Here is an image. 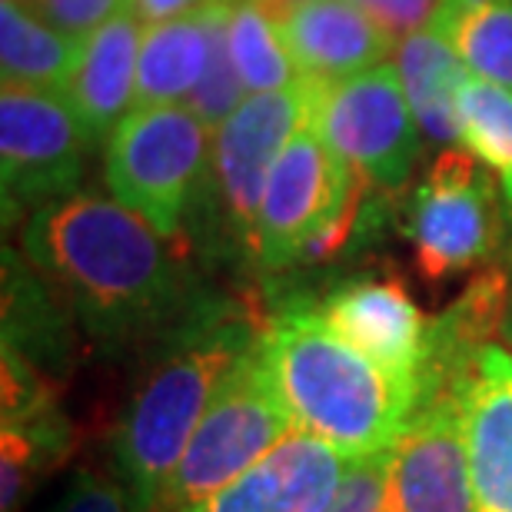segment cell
Instances as JSON below:
<instances>
[{"mask_svg":"<svg viewBox=\"0 0 512 512\" xmlns=\"http://www.w3.org/2000/svg\"><path fill=\"white\" fill-rule=\"evenodd\" d=\"M20 250L104 350L160 343L207 300L193 243L163 237L140 213L97 193L80 190L34 210Z\"/></svg>","mask_w":512,"mask_h":512,"instance_id":"6da1fadb","label":"cell"},{"mask_svg":"<svg viewBox=\"0 0 512 512\" xmlns=\"http://www.w3.org/2000/svg\"><path fill=\"white\" fill-rule=\"evenodd\" d=\"M459 147L499 180L512 220V90L469 77L459 90Z\"/></svg>","mask_w":512,"mask_h":512,"instance_id":"603a6c76","label":"cell"},{"mask_svg":"<svg viewBox=\"0 0 512 512\" xmlns=\"http://www.w3.org/2000/svg\"><path fill=\"white\" fill-rule=\"evenodd\" d=\"M353 459L310 433H290L270 453L190 512H326Z\"/></svg>","mask_w":512,"mask_h":512,"instance_id":"5bb4252c","label":"cell"},{"mask_svg":"<svg viewBox=\"0 0 512 512\" xmlns=\"http://www.w3.org/2000/svg\"><path fill=\"white\" fill-rule=\"evenodd\" d=\"M77 429L54 403L20 423H0V509L20 512L47 476L70 463Z\"/></svg>","mask_w":512,"mask_h":512,"instance_id":"ffe728a7","label":"cell"},{"mask_svg":"<svg viewBox=\"0 0 512 512\" xmlns=\"http://www.w3.org/2000/svg\"><path fill=\"white\" fill-rule=\"evenodd\" d=\"M273 4L280 7L283 14H286V10H290V7H296V4H306V0H273Z\"/></svg>","mask_w":512,"mask_h":512,"instance_id":"d6a6232c","label":"cell"},{"mask_svg":"<svg viewBox=\"0 0 512 512\" xmlns=\"http://www.w3.org/2000/svg\"><path fill=\"white\" fill-rule=\"evenodd\" d=\"M283 34L296 74L313 87H330L380 67L396 44L356 0L296 4L283 14Z\"/></svg>","mask_w":512,"mask_h":512,"instance_id":"9a60e30c","label":"cell"},{"mask_svg":"<svg viewBox=\"0 0 512 512\" xmlns=\"http://www.w3.org/2000/svg\"><path fill=\"white\" fill-rule=\"evenodd\" d=\"M386 512H473L466 443L453 396L416 409L386 453Z\"/></svg>","mask_w":512,"mask_h":512,"instance_id":"4fadbf2b","label":"cell"},{"mask_svg":"<svg viewBox=\"0 0 512 512\" xmlns=\"http://www.w3.org/2000/svg\"><path fill=\"white\" fill-rule=\"evenodd\" d=\"M260 356L293 426L350 459L389 453L416 413V399L290 296L263 320Z\"/></svg>","mask_w":512,"mask_h":512,"instance_id":"3957f363","label":"cell"},{"mask_svg":"<svg viewBox=\"0 0 512 512\" xmlns=\"http://www.w3.org/2000/svg\"><path fill=\"white\" fill-rule=\"evenodd\" d=\"M473 512H512V353L486 343L456 376Z\"/></svg>","mask_w":512,"mask_h":512,"instance_id":"7c38bea8","label":"cell"},{"mask_svg":"<svg viewBox=\"0 0 512 512\" xmlns=\"http://www.w3.org/2000/svg\"><path fill=\"white\" fill-rule=\"evenodd\" d=\"M27 7H34L37 17H44L60 34L84 37L120 14L127 0H27Z\"/></svg>","mask_w":512,"mask_h":512,"instance_id":"83f0119b","label":"cell"},{"mask_svg":"<svg viewBox=\"0 0 512 512\" xmlns=\"http://www.w3.org/2000/svg\"><path fill=\"white\" fill-rule=\"evenodd\" d=\"M330 330L389 373L416 399L429 320L399 276H360L333 286L316 306Z\"/></svg>","mask_w":512,"mask_h":512,"instance_id":"8fae6325","label":"cell"},{"mask_svg":"<svg viewBox=\"0 0 512 512\" xmlns=\"http://www.w3.org/2000/svg\"><path fill=\"white\" fill-rule=\"evenodd\" d=\"M506 200L466 147H446L406 203L413 266L429 286L489 266L506 240Z\"/></svg>","mask_w":512,"mask_h":512,"instance_id":"8992f818","label":"cell"},{"mask_svg":"<svg viewBox=\"0 0 512 512\" xmlns=\"http://www.w3.org/2000/svg\"><path fill=\"white\" fill-rule=\"evenodd\" d=\"M140 40V20L130 7L84 37L80 64L64 87V97L90 147L110 140V133L124 124L127 107H133Z\"/></svg>","mask_w":512,"mask_h":512,"instance_id":"2e32d148","label":"cell"},{"mask_svg":"<svg viewBox=\"0 0 512 512\" xmlns=\"http://www.w3.org/2000/svg\"><path fill=\"white\" fill-rule=\"evenodd\" d=\"M506 336V343L512 346V293H509V310H506V320H503V330H499Z\"/></svg>","mask_w":512,"mask_h":512,"instance_id":"1f68e13d","label":"cell"},{"mask_svg":"<svg viewBox=\"0 0 512 512\" xmlns=\"http://www.w3.org/2000/svg\"><path fill=\"white\" fill-rule=\"evenodd\" d=\"M90 140L60 90L4 87L0 94V180L4 220H17L80 193Z\"/></svg>","mask_w":512,"mask_h":512,"instance_id":"9c48e42d","label":"cell"},{"mask_svg":"<svg viewBox=\"0 0 512 512\" xmlns=\"http://www.w3.org/2000/svg\"><path fill=\"white\" fill-rule=\"evenodd\" d=\"M436 30L456 47L473 77L512 90V0H493Z\"/></svg>","mask_w":512,"mask_h":512,"instance_id":"cb8c5ba5","label":"cell"},{"mask_svg":"<svg viewBox=\"0 0 512 512\" xmlns=\"http://www.w3.org/2000/svg\"><path fill=\"white\" fill-rule=\"evenodd\" d=\"M290 429L293 419L276 396L256 343L213 396L153 512H190L200 506L247 473L256 459L290 436Z\"/></svg>","mask_w":512,"mask_h":512,"instance_id":"52a82bcc","label":"cell"},{"mask_svg":"<svg viewBox=\"0 0 512 512\" xmlns=\"http://www.w3.org/2000/svg\"><path fill=\"white\" fill-rule=\"evenodd\" d=\"M396 70L419 130L433 143H459V90L469 80L456 47L429 24L396 44Z\"/></svg>","mask_w":512,"mask_h":512,"instance_id":"d6986e66","label":"cell"},{"mask_svg":"<svg viewBox=\"0 0 512 512\" xmlns=\"http://www.w3.org/2000/svg\"><path fill=\"white\" fill-rule=\"evenodd\" d=\"M74 313L27 256L4 247V346L64 386L74 366Z\"/></svg>","mask_w":512,"mask_h":512,"instance_id":"e0dca14e","label":"cell"},{"mask_svg":"<svg viewBox=\"0 0 512 512\" xmlns=\"http://www.w3.org/2000/svg\"><path fill=\"white\" fill-rule=\"evenodd\" d=\"M84 40L60 34L37 17L24 0L0 4V70L4 87L60 90L70 84L80 64Z\"/></svg>","mask_w":512,"mask_h":512,"instance_id":"44dd1931","label":"cell"},{"mask_svg":"<svg viewBox=\"0 0 512 512\" xmlns=\"http://www.w3.org/2000/svg\"><path fill=\"white\" fill-rule=\"evenodd\" d=\"M316 87L300 80L293 87L250 94L213 137L210 207L200 227V243L220 253L253 260V233L260 220L270 173L306 120L313 117Z\"/></svg>","mask_w":512,"mask_h":512,"instance_id":"5b68a950","label":"cell"},{"mask_svg":"<svg viewBox=\"0 0 512 512\" xmlns=\"http://www.w3.org/2000/svg\"><path fill=\"white\" fill-rule=\"evenodd\" d=\"M260 333L263 320L253 310L207 296L177 330L153 343L147 370L110 436V466L133 512L157 509L203 413Z\"/></svg>","mask_w":512,"mask_h":512,"instance_id":"7a4b0ae2","label":"cell"},{"mask_svg":"<svg viewBox=\"0 0 512 512\" xmlns=\"http://www.w3.org/2000/svg\"><path fill=\"white\" fill-rule=\"evenodd\" d=\"M353 177L356 173L316 133L313 117L306 120L286 143L266 183L253 233V270L266 276L290 273L306 240L343 207Z\"/></svg>","mask_w":512,"mask_h":512,"instance_id":"30bf717a","label":"cell"},{"mask_svg":"<svg viewBox=\"0 0 512 512\" xmlns=\"http://www.w3.org/2000/svg\"><path fill=\"white\" fill-rule=\"evenodd\" d=\"M486 4H493V0H439V10H436V17H433V27L453 24L456 17H463V14H469V10L486 7Z\"/></svg>","mask_w":512,"mask_h":512,"instance_id":"4dcf8cb0","label":"cell"},{"mask_svg":"<svg viewBox=\"0 0 512 512\" xmlns=\"http://www.w3.org/2000/svg\"><path fill=\"white\" fill-rule=\"evenodd\" d=\"M313 127L376 193L403 190L423 153L403 77L389 64L316 87Z\"/></svg>","mask_w":512,"mask_h":512,"instance_id":"ba28073f","label":"cell"},{"mask_svg":"<svg viewBox=\"0 0 512 512\" xmlns=\"http://www.w3.org/2000/svg\"><path fill=\"white\" fill-rule=\"evenodd\" d=\"M389 37H409L433 24L439 0H356Z\"/></svg>","mask_w":512,"mask_h":512,"instance_id":"f1b7e54d","label":"cell"},{"mask_svg":"<svg viewBox=\"0 0 512 512\" xmlns=\"http://www.w3.org/2000/svg\"><path fill=\"white\" fill-rule=\"evenodd\" d=\"M227 47L250 94H270L300 84L283 34V10L273 0H233Z\"/></svg>","mask_w":512,"mask_h":512,"instance_id":"7402d4cb","label":"cell"},{"mask_svg":"<svg viewBox=\"0 0 512 512\" xmlns=\"http://www.w3.org/2000/svg\"><path fill=\"white\" fill-rule=\"evenodd\" d=\"M230 7H233V0H220L217 20H213V50H210L207 74H203L200 87L193 90V97L187 104L210 130H220L227 124V117L243 104V94H247L237 67H233L230 47H227Z\"/></svg>","mask_w":512,"mask_h":512,"instance_id":"d4e9b609","label":"cell"},{"mask_svg":"<svg viewBox=\"0 0 512 512\" xmlns=\"http://www.w3.org/2000/svg\"><path fill=\"white\" fill-rule=\"evenodd\" d=\"M24 4H27V0H24Z\"/></svg>","mask_w":512,"mask_h":512,"instance_id":"836d02e7","label":"cell"},{"mask_svg":"<svg viewBox=\"0 0 512 512\" xmlns=\"http://www.w3.org/2000/svg\"><path fill=\"white\" fill-rule=\"evenodd\" d=\"M210 0H127V7L137 14L140 24H163V20H173V17H183V14H193V10L207 7Z\"/></svg>","mask_w":512,"mask_h":512,"instance_id":"f546056e","label":"cell"},{"mask_svg":"<svg viewBox=\"0 0 512 512\" xmlns=\"http://www.w3.org/2000/svg\"><path fill=\"white\" fill-rule=\"evenodd\" d=\"M217 10L220 0H210L207 7L193 10V14L147 27L137 57L133 110L180 104L183 97H193L210 64Z\"/></svg>","mask_w":512,"mask_h":512,"instance_id":"ac0fdd59","label":"cell"},{"mask_svg":"<svg viewBox=\"0 0 512 512\" xmlns=\"http://www.w3.org/2000/svg\"><path fill=\"white\" fill-rule=\"evenodd\" d=\"M213 140L187 104L130 110L107 140L104 180L114 200L170 240L193 237L210 207Z\"/></svg>","mask_w":512,"mask_h":512,"instance_id":"277c9868","label":"cell"},{"mask_svg":"<svg viewBox=\"0 0 512 512\" xmlns=\"http://www.w3.org/2000/svg\"><path fill=\"white\" fill-rule=\"evenodd\" d=\"M47 512H133V506L127 489L117 483V476L84 466L70 476L67 489Z\"/></svg>","mask_w":512,"mask_h":512,"instance_id":"484cf974","label":"cell"},{"mask_svg":"<svg viewBox=\"0 0 512 512\" xmlns=\"http://www.w3.org/2000/svg\"><path fill=\"white\" fill-rule=\"evenodd\" d=\"M326 512H386V453L353 459Z\"/></svg>","mask_w":512,"mask_h":512,"instance_id":"4316f807","label":"cell"}]
</instances>
